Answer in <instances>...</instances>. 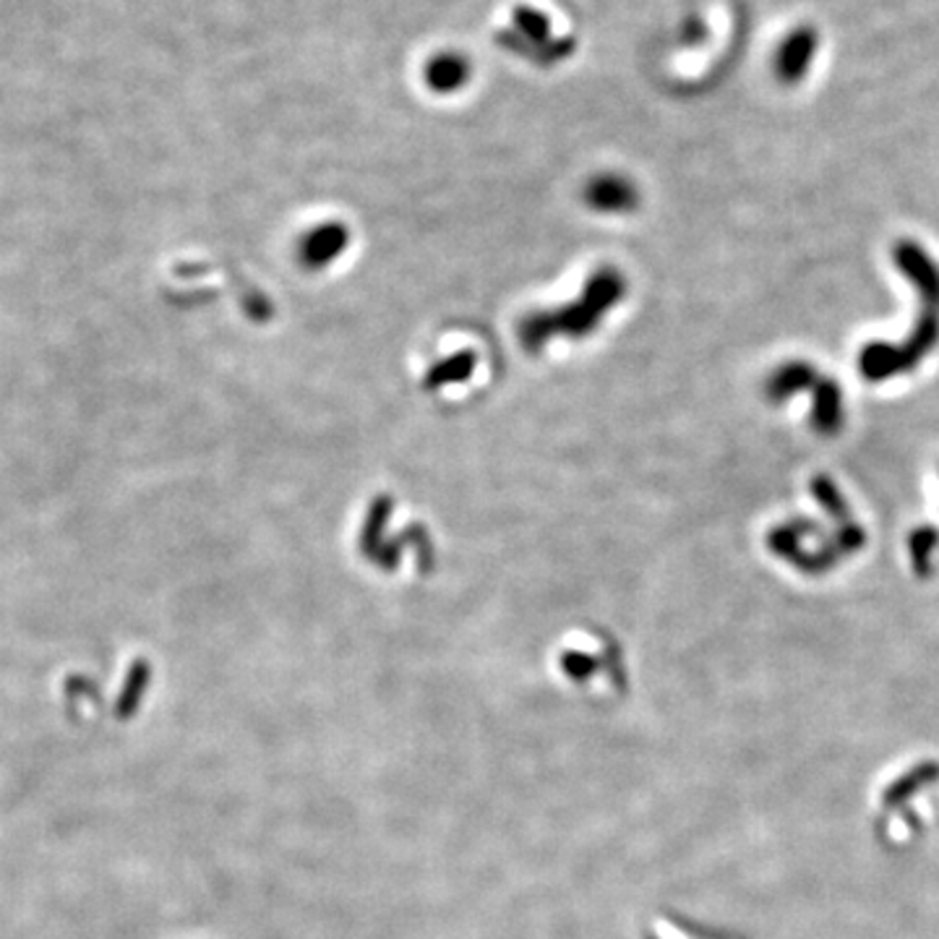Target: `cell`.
Segmentation results:
<instances>
[{
    "instance_id": "cell-2",
    "label": "cell",
    "mask_w": 939,
    "mask_h": 939,
    "mask_svg": "<svg viewBox=\"0 0 939 939\" xmlns=\"http://www.w3.org/2000/svg\"><path fill=\"white\" fill-rule=\"evenodd\" d=\"M819 51V34L814 26L802 24L791 30L772 55V74L783 87H796L809 74L814 55Z\"/></svg>"
},
{
    "instance_id": "cell-7",
    "label": "cell",
    "mask_w": 939,
    "mask_h": 939,
    "mask_svg": "<svg viewBox=\"0 0 939 939\" xmlns=\"http://www.w3.org/2000/svg\"><path fill=\"white\" fill-rule=\"evenodd\" d=\"M705 34H707L705 24H702L700 19H692V21H686V24H684V34H681V42H684V45H689V42H692V45H697V42L705 40Z\"/></svg>"
},
{
    "instance_id": "cell-4",
    "label": "cell",
    "mask_w": 939,
    "mask_h": 939,
    "mask_svg": "<svg viewBox=\"0 0 939 939\" xmlns=\"http://www.w3.org/2000/svg\"><path fill=\"white\" fill-rule=\"evenodd\" d=\"M817 381V368L804 364V360H791V364H783L778 368L775 373H770L768 384H764V394H768L770 402L781 405L789 396L804 392V389H814Z\"/></svg>"
},
{
    "instance_id": "cell-5",
    "label": "cell",
    "mask_w": 939,
    "mask_h": 939,
    "mask_svg": "<svg viewBox=\"0 0 939 939\" xmlns=\"http://www.w3.org/2000/svg\"><path fill=\"white\" fill-rule=\"evenodd\" d=\"M588 201L597 212H629L637 204V188L622 176H601L590 183Z\"/></svg>"
},
{
    "instance_id": "cell-6",
    "label": "cell",
    "mask_w": 939,
    "mask_h": 939,
    "mask_svg": "<svg viewBox=\"0 0 939 939\" xmlns=\"http://www.w3.org/2000/svg\"><path fill=\"white\" fill-rule=\"evenodd\" d=\"M937 543H939V535L935 530H931V527H918V530L914 535H910V546L908 548H910V559H914L916 572L927 574L929 556L937 548Z\"/></svg>"
},
{
    "instance_id": "cell-1",
    "label": "cell",
    "mask_w": 939,
    "mask_h": 939,
    "mask_svg": "<svg viewBox=\"0 0 939 939\" xmlns=\"http://www.w3.org/2000/svg\"><path fill=\"white\" fill-rule=\"evenodd\" d=\"M893 259L903 275L916 284L921 298V318L903 345L874 343L864 347L859 368L869 381H885L893 373H906L927 358L939 343V269L918 243L903 241L893 248Z\"/></svg>"
},
{
    "instance_id": "cell-3",
    "label": "cell",
    "mask_w": 939,
    "mask_h": 939,
    "mask_svg": "<svg viewBox=\"0 0 939 939\" xmlns=\"http://www.w3.org/2000/svg\"><path fill=\"white\" fill-rule=\"evenodd\" d=\"M812 426L825 436L838 434L843 426V392L825 376L812 389Z\"/></svg>"
}]
</instances>
